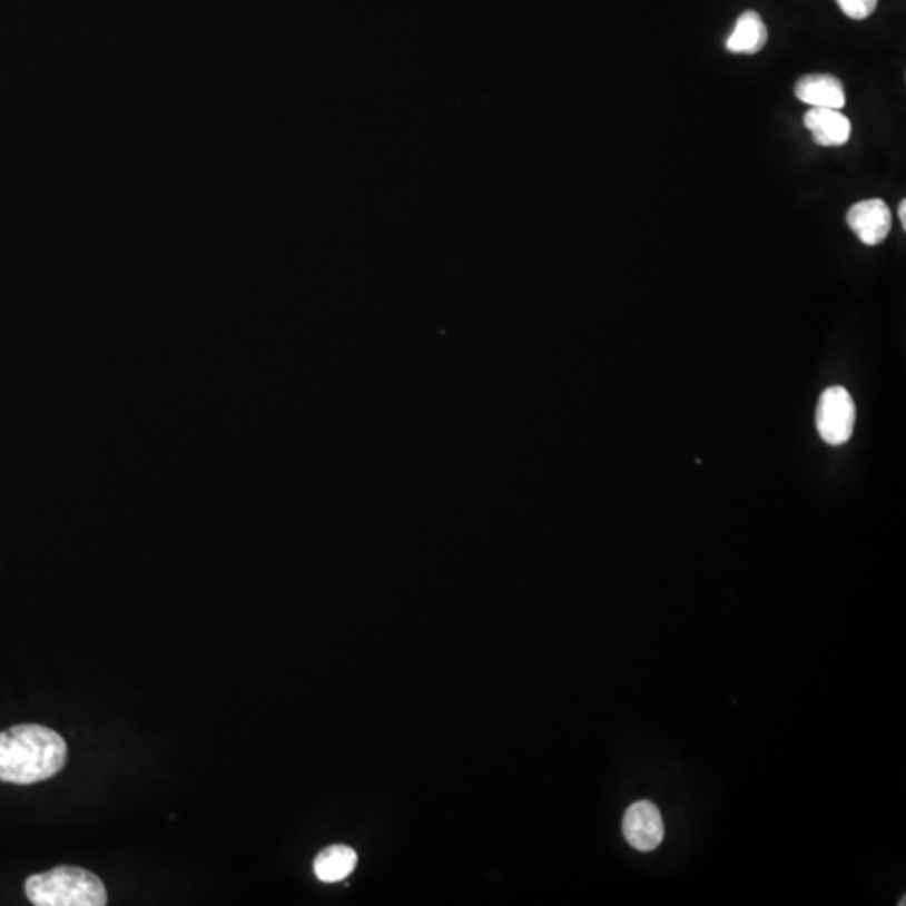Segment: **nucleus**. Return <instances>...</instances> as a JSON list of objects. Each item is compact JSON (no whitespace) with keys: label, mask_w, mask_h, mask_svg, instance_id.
Wrapping results in <instances>:
<instances>
[{"label":"nucleus","mask_w":906,"mask_h":906,"mask_svg":"<svg viewBox=\"0 0 906 906\" xmlns=\"http://www.w3.org/2000/svg\"><path fill=\"white\" fill-rule=\"evenodd\" d=\"M358 863L355 849L345 845H334L323 849L314 859V873L324 883H336L352 875Z\"/></svg>","instance_id":"1a4fd4ad"},{"label":"nucleus","mask_w":906,"mask_h":906,"mask_svg":"<svg viewBox=\"0 0 906 906\" xmlns=\"http://www.w3.org/2000/svg\"><path fill=\"white\" fill-rule=\"evenodd\" d=\"M846 221L865 246H879L892 230V211L885 200L871 198L853 205Z\"/></svg>","instance_id":"39448f33"},{"label":"nucleus","mask_w":906,"mask_h":906,"mask_svg":"<svg viewBox=\"0 0 906 906\" xmlns=\"http://www.w3.org/2000/svg\"><path fill=\"white\" fill-rule=\"evenodd\" d=\"M841 11L855 21L868 19L876 11L878 0H836Z\"/></svg>","instance_id":"9d476101"},{"label":"nucleus","mask_w":906,"mask_h":906,"mask_svg":"<svg viewBox=\"0 0 906 906\" xmlns=\"http://www.w3.org/2000/svg\"><path fill=\"white\" fill-rule=\"evenodd\" d=\"M805 127L819 147H843L851 137V124L839 109H809L805 115Z\"/></svg>","instance_id":"423d86ee"},{"label":"nucleus","mask_w":906,"mask_h":906,"mask_svg":"<svg viewBox=\"0 0 906 906\" xmlns=\"http://www.w3.org/2000/svg\"><path fill=\"white\" fill-rule=\"evenodd\" d=\"M898 217H899V220H902L903 229H906V200H905V198H903V200L899 201Z\"/></svg>","instance_id":"9b49d317"},{"label":"nucleus","mask_w":906,"mask_h":906,"mask_svg":"<svg viewBox=\"0 0 906 906\" xmlns=\"http://www.w3.org/2000/svg\"><path fill=\"white\" fill-rule=\"evenodd\" d=\"M623 835L638 851H653L664 838L660 809L650 801H638L624 813Z\"/></svg>","instance_id":"20e7f679"},{"label":"nucleus","mask_w":906,"mask_h":906,"mask_svg":"<svg viewBox=\"0 0 906 906\" xmlns=\"http://www.w3.org/2000/svg\"><path fill=\"white\" fill-rule=\"evenodd\" d=\"M68 746L55 730L38 723L11 727L0 732V780L35 784L61 772Z\"/></svg>","instance_id":"f257e3e1"},{"label":"nucleus","mask_w":906,"mask_h":906,"mask_svg":"<svg viewBox=\"0 0 906 906\" xmlns=\"http://www.w3.org/2000/svg\"><path fill=\"white\" fill-rule=\"evenodd\" d=\"M26 895L36 906H105V885L95 873L78 866H58L32 875L26 882Z\"/></svg>","instance_id":"f03ea898"},{"label":"nucleus","mask_w":906,"mask_h":906,"mask_svg":"<svg viewBox=\"0 0 906 906\" xmlns=\"http://www.w3.org/2000/svg\"><path fill=\"white\" fill-rule=\"evenodd\" d=\"M856 406L848 390H825L816 410V429L828 445H845L855 432Z\"/></svg>","instance_id":"7ed1b4c3"},{"label":"nucleus","mask_w":906,"mask_h":906,"mask_svg":"<svg viewBox=\"0 0 906 906\" xmlns=\"http://www.w3.org/2000/svg\"><path fill=\"white\" fill-rule=\"evenodd\" d=\"M767 28L757 12L747 11L737 19L726 48L733 55H757L767 45Z\"/></svg>","instance_id":"6e6552de"},{"label":"nucleus","mask_w":906,"mask_h":906,"mask_svg":"<svg viewBox=\"0 0 906 906\" xmlns=\"http://www.w3.org/2000/svg\"><path fill=\"white\" fill-rule=\"evenodd\" d=\"M796 96L813 108L841 109L846 105L845 86L833 75H808L796 85Z\"/></svg>","instance_id":"0eeeda50"}]
</instances>
